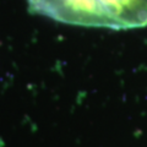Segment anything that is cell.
I'll return each instance as SVG.
<instances>
[{"label": "cell", "instance_id": "6da1fadb", "mask_svg": "<svg viewBox=\"0 0 147 147\" xmlns=\"http://www.w3.org/2000/svg\"><path fill=\"white\" fill-rule=\"evenodd\" d=\"M34 15L61 24L108 30L147 26V0H27Z\"/></svg>", "mask_w": 147, "mask_h": 147}]
</instances>
